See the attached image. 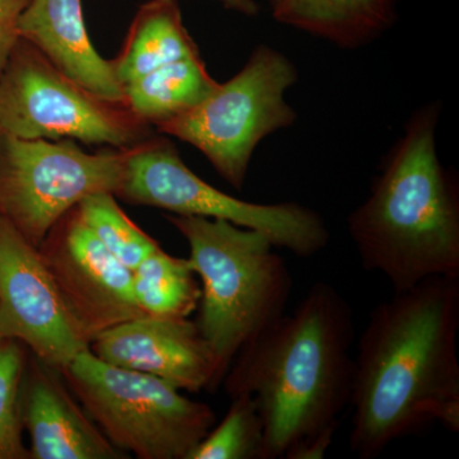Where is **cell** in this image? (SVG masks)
Wrapping results in <instances>:
<instances>
[{
    "label": "cell",
    "instance_id": "21",
    "mask_svg": "<svg viewBox=\"0 0 459 459\" xmlns=\"http://www.w3.org/2000/svg\"><path fill=\"white\" fill-rule=\"evenodd\" d=\"M25 352L18 341L0 346V459H30L22 439V385Z\"/></svg>",
    "mask_w": 459,
    "mask_h": 459
},
{
    "label": "cell",
    "instance_id": "2",
    "mask_svg": "<svg viewBox=\"0 0 459 459\" xmlns=\"http://www.w3.org/2000/svg\"><path fill=\"white\" fill-rule=\"evenodd\" d=\"M355 322L331 283L310 287L238 352L223 377L230 398L252 395L264 428V459H322L351 400Z\"/></svg>",
    "mask_w": 459,
    "mask_h": 459
},
{
    "label": "cell",
    "instance_id": "8",
    "mask_svg": "<svg viewBox=\"0 0 459 459\" xmlns=\"http://www.w3.org/2000/svg\"><path fill=\"white\" fill-rule=\"evenodd\" d=\"M143 123L124 105L83 89L21 40L0 74V133L21 140H74L129 148Z\"/></svg>",
    "mask_w": 459,
    "mask_h": 459
},
{
    "label": "cell",
    "instance_id": "7",
    "mask_svg": "<svg viewBox=\"0 0 459 459\" xmlns=\"http://www.w3.org/2000/svg\"><path fill=\"white\" fill-rule=\"evenodd\" d=\"M115 197L178 216L226 220L256 230L267 235L274 247L303 258L319 255L331 238L325 220L312 208L295 202L253 204L205 183L184 164L168 140L126 148L123 180Z\"/></svg>",
    "mask_w": 459,
    "mask_h": 459
},
{
    "label": "cell",
    "instance_id": "15",
    "mask_svg": "<svg viewBox=\"0 0 459 459\" xmlns=\"http://www.w3.org/2000/svg\"><path fill=\"white\" fill-rule=\"evenodd\" d=\"M398 0H280L272 7L281 25L344 49L376 40L394 25Z\"/></svg>",
    "mask_w": 459,
    "mask_h": 459
},
{
    "label": "cell",
    "instance_id": "6",
    "mask_svg": "<svg viewBox=\"0 0 459 459\" xmlns=\"http://www.w3.org/2000/svg\"><path fill=\"white\" fill-rule=\"evenodd\" d=\"M291 60L261 44L246 65L186 113L157 126L197 148L235 189H243L256 146L298 114L285 93L298 81Z\"/></svg>",
    "mask_w": 459,
    "mask_h": 459
},
{
    "label": "cell",
    "instance_id": "26",
    "mask_svg": "<svg viewBox=\"0 0 459 459\" xmlns=\"http://www.w3.org/2000/svg\"><path fill=\"white\" fill-rule=\"evenodd\" d=\"M0 134H2V133H0Z\"/></svg>",
    "mask_w": 459,
    "mask_h": 459
},
{
    "label": "cell",
    "instance_id": "4",
    "mask_svg": "<svg viewBox=\"0 0 459 459\" xmlns=\"http://www.w3.org/2000/svg\"><path fill=\"white\" fill-rule=\"evenodd\" d=\"M186 238L201 279L197 325L212 349L219 382L238 352L285 314L291 273L267 235L220 219L168 217Z\"/></svg>",
    "mask_w": 459,
    "mask_h": 459
},
{
    "label": "cell",
    "instance_id": "22",
    "mask_svg": "<svg viewBox=\"0 0 459 459\" xmlns=\"http://www.w3.org/2000/svg\"><path fill=\"white\" fill-rule=\"evenodd\" d=\"M31 0H0V74L21 41L18 22Z\"/></svg>",
    "mask_w": 459,
    "mask_h": 459
},
{
    "label": "cell",
    "instance_id": "5",
    "mask_svg": "<svg viewBox=\"0 0 459 459\" xmlns=\"http://www.w3.org/2000/svg\"><path fill=\"white\" fill-rule=\"evenodd\" d=\"M60 371L111 444L141 459H188L216 422L204 402L160 377L100 360L91 350Z\"/></svg>",
    "mask_w": 459,
    "mask_h": 459
},
{
    "label": "cell",
    "instance_id": "11",
    "mask_svg": "<svg viewBox=\"0 0 459 459\" xmlns=\"http://www.w3.org/2000/svg\"><path fill=\"white\" fill-rule=\"evenodd\" d=\"M69 316L87 340L144 316L133 294L132 271L95 238L75 208L39 247Z\"/></svg>",
    "mask_w": 459,
    "mask_h": 459
},
{
    "label": "cell",
    "instance_id": "17",
    "mask_svg": "<svg viewBox=\"0 0 459 459\" xmlns=\"http://www.w3.org/2000/svg\"><path fill=\"white\" fill-rule=\"evenodd\" d=\"M201 56L159 66L123 86L124 107L143 124H161L197 107L217 87Z\"/></svg>",
    "mask_w": 459,
    "mask_h": 459
},
{
    "label": "cell",
    "instance_id": "12",
    "mask_svg": "<svg viewBox=\"0 0 459 459\" xmlns=\"http://www.w3.org/2000/svg\"><path fill=\"white\" fill-rule=\"evenodd\" d=\"M100 360L150 374L180 391H213L219 370L197 323L188 318L144 316L101 332L90 344Z\"/></svg>",
    "mask_w": 459,
    "mask_h": 459
},
{
    "label": "cell",
    "instance_id": "16",
    "mask_svg": "<svg viewBox=\"0 0 459 459\" xmlns=\"http://www.w3.org/2000/svg\"><path fill=\"white\" fill-rule=\"evenodd\" d=\"M199 56L186 29L178 0H148L133 18L119 56L110 60L120 84L131 82L159 66Z\"/></svg>",
    "mask_w": 459,
    "mask_h": 459
},
{
    "label": "cell",
    "instance_id": "24",
    "mask_svg": "<svg viewBox=\"0 0 459 459\" xmlns=\"http://www.w3.org/2000/svg\"><path fill=\"white\" fill-rule=\"evenodd\" d=\"M7 341V338L4 337V334H3L2 328H0V346H2L3 343Z\"/></svg>",
    "mask_w": 459,
    "mask_h": 459
},
{
    "label": "cell",
    "instance_id": "13",
    "mask_svg": "<svg viewBox=\"0 0 459 459\" xmlns=\"http://www.w3.org/2000/svg\"><path fill=\"white\" fill-rule=\"evenodd\" d=\"M21 401L30 459L128 458L78 406L60 369L35 358Z\"/></svg>",
    "mask_w": 459,
    "mask_h": 459
},
{
    "label": "cell",
    "instance_id": "14",
    "mask_svg": "<svg viewBox=\"0 0 459 459\" xmlns=\"http://www.w3.org/2000/svg\"><path fill=\"white\" fill-rule=\"evenodd\" d=\"M21 40L40 51L51 65L99 99L123 105V86L110 60L93 47L81 0H31L18 22Z\"/></svg>",
    "mask_w": 459,
    "mask_h": 459
},
{
    "label": "cell",
    "instance_id": "1",
    "mask_svg": "<svg viewBox=\"0 0 459 459\" xmlns=\"http://www.w3.org/2000/svg\"><path fill=\"white\" fill-rule=\"evenodd\" d=\"M459 277H431L370 314L353 359L350 448L379 457L439 422L459 433Z\"/></svg>",
    "mask_w": 459,
    "mask_h": 459
},
{
    "label": "cell",
    "instance_id": "20",
    "mask_svg": "<svg viewBox=\"0 0 459 459\" xmlns=\"http://www.w3.org/2000/svg\"><path fill=\"white\" fill-rule=\"evenodd\" d=\"M188 459H264V428L255 398L232 397L225 418L211 429Z\"/></svg>",
    "mask_w": 459,
    "mask_h": 459
},
{
    "label": "cell",
    "instance_id": "10",
    "mask_svg": "<svg viewBox=\"0 0 459 459\" xmlns=\"http://www.w3.org/2000/svg\"><path fill=\"white\" fill-rule=\"evenodd\" d=\"M0 328L36 359L63 369L90 341L69 316L40 249L0 216Z\"/></svg>",
    "mask_w": 459,
    "mask_h": 459
},
{
    "label": "cell",
    "instance_id": "9",
    "mask_svg": "<svg viewBox=\"0 0 459 459\" xmlns=\"http://www.w3.org/2000/svg\"><path fill=\"white\" fill-rule=\"evenodd\" d=\"M126 148L89 153L74 140L0 134V216L36 247L84 198L117 193Z\"/></svg>",
    "mask_w": 459,
    "mask_h": 459
},
{
    "label": "cell",
    "instance_id": "19",
    "mask_svg": "<svg viewBox=\"0 0 459 459\" xmlns=\"http://www.w3.org/2000/svg\"><path fill=\"white\" fill-rule=\"evenodd\" d=\"M75 211L105 249L131 271L160 247L123 212L113 193L90 195Z\"/></svg>",
    "mask_w": 459,
    "mask_h": 459
},
{
    "label": "cell",
    "instance_id": "25",
    "mask_svg": "<svg viewBox=\"0 0 459 459\" xmlns=\"http://www.w3.org/2000/svg\"><path fill=\"white\" fill-rule=\"evenodd\" d=\"M268 2H270V4L272 5V7H273V5H276L277 3L280 2V0H268Z\"/></svg>",
    "mask_w": 459,
    "mask_h": 459
},
{
    "label": "cell",
    "instance_id": "3",
    "mask_svg": "<svg viewBox=\"0 0 459 459\" xmlns=\"http://www.w3.org/2000/svg\"><path fill=\"white\" fill-rule=\"evenodd\" d=\"M442 105L420 108L347 220L362 267L394 292L431 277H459V186L437 151Z\"/></svg>",
    "mask_w": 459,
    "mask_h": 459
},
{
    "label": "cell",
    "instance_id": "18",
    "mask_svg": "<svg viewBox=\"0 0 459 459\" xmlns=\"http://www.w3.org/2000/svg\"><path fill=\"white\" fill-rule=\"evenodd\" d=\"M189 258H177L161 247L132 271L133 294L147 316L189 318L201 300V287Z\"/></svg>",
    "mask_w": 459,
    "mask_h": 459
},
{
    "label": "cell",
    "instance_id": "23",
    "mask_svg": "<svg viewBox=\"0 0 459 459\" xmlns=\"http://www.w3.org/2000/svg\"><path fill=\"white\" fill-rule=\"evenodd\" d=\"M220 3L229 9L247 17H255L259 13V7L255 0H219Z\"/></svg>",
    "mask_w": 459,
    "mask_h": 459
}]
</instances>
